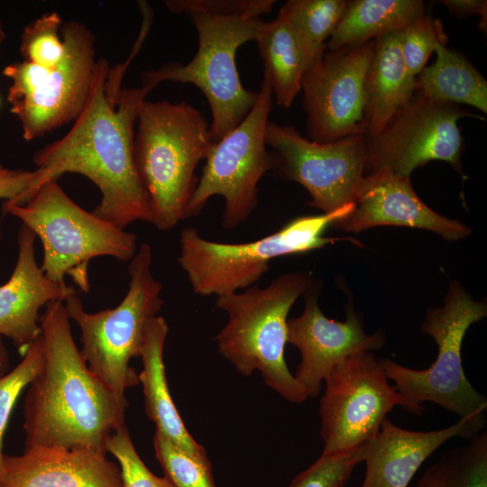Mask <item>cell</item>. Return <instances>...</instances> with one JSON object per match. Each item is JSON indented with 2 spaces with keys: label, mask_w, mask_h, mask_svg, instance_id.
<instances>
[{
  "label": "cell",
  "mask_w": 487,
  "mask_h": 487,
  "mask_svg": "<svg viewBox=\"0 0 487 487\" xmlns=\"http://www.w3.org/2000/svg\"><path fill=\"white\" fill-rule=\"evenodd\" d=\"M108 72V62L99 59L87 101L70 130L34 153L36 178L21 205L43 184L65 173H77L101 193L100 203L92 211L96 216L122 229L136 221L152 224L133 157L134 124L152 91L142 86L122 89L115 106L106 93Z\"/></svg>",
  "instance_id": "1"
},
{
  "label": "cell",
  "mask_w": 487,
  "mask_h": 487,
  "mask_svg": "<svg viewBox=\"0 0 487 487\" xmlns=\"http://www.w3.org/2000/svg\"><path fill=\"white\" fill-rule=\"evenodd\" d=\"M63 301L40 316L41 367L23 400L25 448H87L106 452L110 435L124 426V404L88 368L77 347Z\"/></svg>",
  "instance_id": "2"
},
{
  "label": "cell",
  "mask_w": 487,
  "mask_h": 487,
  "mask_svg": "<svg viewBox=\"0 0 487 487\" xmlns=\"http://www.w3.org/2000/svg\"><path fill=\"white\" fill-rule=\"evenodd\" d=\"M136 123L134 163L148 198L152 224L169 231L186 219L199 179L196 168L214 144L210 124L184 100H145Z\"/></svg>",
  "instance_id": "3"
},
{
  "label": "cell",
  "mask_w": 487,
  "mask_h": 487,
  "mask_svg": "<svg viewBox=\"0 0 487 487\" xmlns=\"http://www.w3.org/2000/svg\"><path fill=\"white\" fill-rule=\"evenodd\" d=\"M311 282L308 272L284 273L265 288L251 286L216 300V307L227 314L215 337L219 354L244 376L259 371L268 387L298 404L308 396L285 362L287 317Z\"/></svg>",
  "instance_id": "4"
},
{
  "label": "cell",
  "mask_w": 487,
  "mask_h": 487,
  "mask_svg": "<svg viewBox=\"0 0 487 487\" xmlns=\"http://www.w3.org/2000/svg\"><path fill=\"white\" fill-rule=\"evenodd\" d=\"M486 315V302L473 300L458 282L453 281L444 306L428 309L421 326L437 345L435 362L425 370H415L390 359L379 360L403 398L405 410L421 414L422 403L430 401L468 420L479 432L483 429L487 399L466 378L461 348L470 326Z\"/></svg>",
  "instance_id": "5"
},
{
  "label": "cell",
  "mask_w": 487,
  "mask_h": 487,
  "mask_svg": "<svg viewBox=\"0 0 487 487\" xmlns=\"http://www.w3.org/2000/svg\"><path fill=\"white\" fill-rule=\"evenodd\" d=\"M152 251L143 243L130 260L129 288L119 305L88 313L78 293L64 305L80 329V354L89 370L125 405V392L139 384L130 360L140 357L148 323L163 300L162 284L152 273Z\"/></svg>",
  "instance_id": "6"
},
{
  "label": "cell",
  "mask_w": 487,
  "mask_h": 487,
  "mask_svg": "<svg viewBox=\"0 0 487 487\" xmlns=\"http://www.w3.org/2000/svg\"><path fill=\"white\" fill-rule=\"evenodd\" d=\"M2 211L17 217L39 237L43 249L41 269L51 280L65 284L69 275L88 292V262L100 256L122 262L136 253L137 237L75 203L58 180L41 186L23 205H3Z\"/></svg>",
  "instance_id": "7"
},
{
  "label": "cell",
  "mask_w": 487,
  "mask_h": 487,
  "mask_svg": "<svg viewBox=\"0 0 487 487\" xmlns=\"http://www.w3.org/2000/svg\"><path fill=\"white\" fill-rule=\"evenodd\" d=\"M184 14L198 32L196 55L186 65L171 62L142 72V86L151 91L164 81L197 86L210 106L209 132L216 142L245 118L257 99V92L243 87L235 56L241 45L255 40L263 21L261 17L214 14L198 10H187Z\"/></svg>",
  "instance_id": "8"
},
{
  "label": "cell",
  "mask_w": 487,
  "mask_h": 487,
  "mask_svg": "<svg viewBox=\"0 0 487 487\" xmlns=\"http://www.w3.org/2000/svg\"><path fill=\"white\" fill-rule=\"evenodd\" d=\"M351 210L348 207L333 214L300 216L273 234L243 244L209 241L195 227H186L179 236L178 261L196 294H233L260 280L268 272L272 259L333 243L334 239L323 236L325 231Z\"/></svg>",
  "instance_id": "9"
},
{
  "label": "cell",
  "mask_w": 487,
  "mask_h": 487,
  "mask_svg": "<svg viewBox=\"0 0 487 487\" xmlns=\"http://www.w3.org/2000/svg\"><path fill=\"white\" fill-rule=\"evenodd\" d=\"M65 54L52 68L22 60L7 65L10 112L21 123L23 137L32 141L70 122L83 110L90 94L97 60L95 35L83 23L71 20L61 27Z\"/></svg>",
  "instance_id": "10"
},
{
  "label": "cell",
  "mask_w": 487,
  "mask_h": 487,
  "mask_svg": "<svg viewBox=\"0 0 487 487\" xmlns=\"http://www.w3.org/2000/svg\"><path fill=\"white\" fill-rule=\"evenodd\" d=\"M257 93L245 118L214 142L187 207L186 218L199 215L213 196H221L225 199L222 226L232 229L246 221L257 207L261 179L279 165L278 155L267 150L264 141L273 103L266 79Z\"/></svg>",
  "instance_id": "11"
},
{
  "label": "cell",
  "mask_w": 487,
  "mask_h": 487,
  "mask_svg": "<svg viewBox=\"0 0 487 487\" xmlns=\"http://www.w3.org/2000/svg\"><path fill=\"white\" fill-rule=\"evenodd\" d=\"M320 399L322 454L361 446L378 433L395 407L406 403L372 352L352 354L337 363L325 378Z\"/></svg>",
  "instance_id": "12"
},
{
  "label": "cell",
  "mask_w": 487,
  "mask_h": 487,
  "mask_svg": "<svg viewBox=\"0 0 487 487\" xmlns=\"http://www.w3.org/2000/svg\"><path fill=\"white\" fill-rule=\"evenodd\" d=\"M482 116L415 90L409 103L375 136L366 137L364 175L387 169L401 177L433 160L462 172L464 139L457 122Z\"/></svg>",
  "instance_id": "13"
},
{
  "label": "cell",
  "mask_w": 487,
  "mask_h": 487,
  "mask_svg": "<svg viewBox=\"0 0 487 487\" xmlns=\"http://www.w3.org/2000/svg\"><path fill=\"white\" fill-rule=\"evenodd\" d=\"M264 141L279 157L277 169L308 190L310 206L325 215L353 206L364 177L365 134L318 142L269 121Z\"/></svg>",
  "instance_id": "14"
},
{
  "label": "cell",
  "mask_w": 487,
  "mask_h": 487,
  "mask_svg": "<svg viewBox=\"0 0 487 487\" xmlns=\"http://www.w3.org/2000/svg\"><path fill=\"white\" fill-rule=\"evenodd\" d=\"M375 39L326 49L306 70L302 107L307 114L308 138L330 142L365 134V76Z\"/></svg>",
  "instance_id": "15"
},
{
  "label": "cell",
  "mask_w": 487,
  "mask_h": 487,
  "mask_svg": "<svg viewBox=\"0 0 487 487\" xmlns=\"http://www.w3.org/2000/svg\"><path fill=\"white\" fill-rule=\"evenodd\" d=\"M287 343L301 355L295 380L308 397L315 398L334 366L356 353L381 349L384 335L382 331L366 335L361 318L352 309L344 322L327 318L316 294H308L303 313L287 321Z\"/></svg>",
  "instance_id": "16"
},
{
  "label": "cell",
  "mask_w": 487,
  "mask_h": 487,
  "mask_svg": "<svg viewBox=\"0 0 487 487\" xmlns=\"http://www.w3.org/2000/svg\"><path fill=\"white\" fill-rule=\"evenodd\" d=\"M378 225L421 228L445 240L457 241L469 235L470 228L432 210L415 193L410 177L380 169L364 175L351 212L332 226L360 232Z\"/></svg>",
  "instance_id": "17"
},
{
  "label": "cell",
  "mask_w": 487,
  "mask_h": 487,
  "mask_svg": "<svg viewBox=\"0 0 487 487\" xmlns=\"http://www.w3.org/2000/svg\"><path fill=\"white\" fill-rule=\"evenodd\" d=\"M36 235L24 225L17 234V259L8 280L0 286V335L23 353L41 335L40 309L49 302L65 299L78 290L48 279L37 263Z\"/></svg>",
  "instance_id": "18"
},
{
  "label": "cell",
  "mask_w": 487,
  "mask_h": 487,
  "mask_svg": "<svg viewBox=\"0 0 487 487\" xmlns=\"http://www.w3.org/2000/svg\"><path fill=\"white\" fill-rule=\"evenodd\" d=\"M107 453L87 448L28 447L4 454L0 487H122Z\"/></svg>",
  "instance_id": "19"
},
{
  "label": "cell",
  "mask_w": 487,
  "mask_h": 487,
  "mask_svg": "<svg viewBox=\"0 0 487 487\" xmlns=\"http://www.w3.org/2000/svg\"><path fill=\"white\" fill-rule=\"evenodd\" d=\"M478 433L464 418L437 430L413 431L386 418L365 446L361 487H408L418 468L441 445L456 436L471 439Z\"/></svg>",
  "instance_id": "20"
},
{
  "label": "cell",
  "mask_w": 487,
  "mask_h": 487,
  "mask_svg": "<svg viewBox=\"0 0 487 487\" xmlns=\"http://www.w3.org/2000/svg\"><path fill=\"white\" fill-rule=\"evenodd\" d=\"M168 330L166 320L160 316L152 318L146 327L140 354L142 370L138 374L144 394L145 412L157 432L190 455L208 459L205 448L186 428L170 392L163 359Z\"/></svg>",
  "instance_id": "21"
},
{
  "label": "cell",
  "mask_w": 487,
  "mask_h": 487,
  "mask_svg": "<svg viewBox=\"0 0 487 487\" xmlns=\"http://www.w3.org/2000/svg\"><path fill=\"white\" fill-rule=\"evenodd\" d=\"M365 135H377L411 99L415 77L409 71L400 47L399 31L375 39L365 81Z\"/></svg>",
  "instance_id": "22"
},
{
  "label": "cell",
  "mask_w": 487,
  "mask_h": 487,
  "mask_svg": "<svg viewBox=\"0 0 487 487\" xmlns=\"http://www.w3.org/2000/svg\"><path fill=\"white\" fill-rule=\"evenodd\" d=\"M254 41L263 61V79L277 105L289 107L301 91L306 70L323 51H314L280 15L263 22Z\"/></svg>",
  "instance_id": "23"
},
{
  "label": "cell",
  "mask_w": 487,
  "mask_h": 487,
  "mask_svg": "<svg viewBox=\"0 0 487 487\" xmlns=\"http://www.w3.org/2000/svg\"><path fill=\"white\" fill-rule=\"evenodd\" d=\"M425 15L421 0H354L327 41V50L376 39L400 31Z\"/></svg>",
  "instance_id": "24"
},
{
  "label": "cell",
  "mask_w": 487,
  "mask_h": 487,
  "mask_svg": "<svg viewBox=\"0 0 487 487\" xmlns=\"http://www.w3.org/2000/svg\"><path fill=\"white\" fill-rule=\"evenodd\" d=\"M436 59L415 78V90L438 101L464 104L486 114L487 81L463 55L439 47Z\"/></svg>",
  "instance_id": "25"
},
{
  "label": "cell",
  "mask_w": 487,
  "mask_h": 487,
  "mask_svg": "<svg viewBox=\"0 0 487 487\" xmlns=\"http://www.w3.org/2000/svg\"><path fill=\"white\" fill-rule=\"evenodd\" d=\"M444 453L427 467L415 487H487V433Z\"/></svg>",
  "instance_id": "26"
},
{
  "label": "cell",
  "mask_w": 487,
  "mask_h": 487,
  "mask_svg": "<svg viewBox=\"0 0 487 487\" xmlns=\"http://www.w3.org/2000/svg\"><path fill=\"white\" fill-rule=\"evenodd\" d=\"M345 0H289L280 9L281 16L316 52L326 48L347 7Z\"/></svg>",
  "instance_id": "27"
},
{
  "label": "cell",
  "mask_w": 487,
  "mask_h": 487,
  "mask_svg": "<svg viewBox=\"0 0 487 487\" xmlns=\"http://www.w3.org/2000/svg\"><path fill=\"white\" fill-rule=\"evenodd\" d=\"M62 25L56 12L45 13L27 24L21 36L23 60L41 68L58 65L65 54Z\"/></svg>",
  "instance_id": "28"
},
{
  "label": "cell",
  "mask_w": 487,
  "mask_h": 487,
  "mask_svg": "<svg viewBox=\"0 0 487 487\" xmlns=\"http://www.w3.org/2000/svg\"><path fill=\"white\" fill-rule=\"evenodd\" d=\"M155 456L175 487H216L209 459H199L155 431Z\"/></svg>",
  "instance_id": "29"
},
{
  "label": "cell",
  "mask_w": 487,
  "mask_h": 487,
  "mask_svg": "<svg viewBox=\"0 0 487 487\" xmlns=\"http://www.w3.org/2000/svg\"><path fill=\"white\" fill-rule=\"evenodd\" d=\"M44 358V344L41 335L24 351L22 361L0 376V470L3 460L4 437L13 409L22 391L39 372Z\"/></svg>",
  "instance_id": "30"
},
{
  "label": "cell",
  "mask_w": 487,
  "mask_h": 487,
  "mask_svg": "<svg viewBox=\"0 0 487 487\" xmlns=\"http://www.w3.org/2000/svg\"><path fill=\"white\" fill-rule=\"evenodd\" d=\"M399 41L405 64L416 78L431 53L446 47L447 36L439 19L425 14L399 31Z\"/></svg>",
  "instance_id": "31"
},
{
  "label": "cell",
  "mask_w": 487,
  "mask_h": 487,
  "mask_svg": "<svg viewBox=\"0 0 487 487\" xmlns=\"http://www.w3.org/2000/svg\"><path fill=\"white\" fill-rule=\"evenodd\" d=\"M365 445L335 454H322L293 478L289 487H345L363 462Z\"/></svg>",
  "instance_id": "32"
},
{
  "label": "cell",
  "mask_w": 487,
  "mask_h": 487,
  "mask_svg": "<svg viewBox=\"0 0 487 487\" xmlns=\"http://www.w3.org/2000/svg\"><path fill=\"white\" fill-rule=\"evenodd\" d=\"M106 449L118 462L122 487H175L167 477H158L145 465L125 425L110 435Z\"/></svg>",
  "instance_id": "33"
},
{
  "label": "cell",
  "mask_w": 487,
  "mask_h": 487,
  "mask_svg": "<svg viewBox=\"0 0 487 487\" xmlns=\"http://www.w3.org/2000/svg\"><path fill=\"white\" fill-rule=\"evenodd\" d=\"M273 0H166L165 6L172 13L198 10L214 14L261 17L268 14Z\"/></svg>",
  "instance_id": "34"
},
{
  "label": "cell",
  "mask_w": 487,
  "mask_h": 487,
  "mask_svg": "<svg viewBox=\"0 0 487 487\" xmlns=\"http://www.w3.org/2000/svg\"><path fill=\"white\" fill-rule=\"evenodd\" d=\"M35 178V170L9 169L0 164V199H5L3 205H19Z\"/></svg>",
  "instance_id": "35"
},
{
  "label": "cell",
  "mask_w": 487,
  "mask_h": 487,
  "mask_svg": "<svg viewBox=\"0 0 487 487\" xmlns=\"http://www.w3.org/2000/svg\"><path fill=\"white\" fill-rule=\"evenodd\" d=\"M441 3L448 10L458 16L479 14L481 17L479 28L486 32L487 27V2L485 0H445Z\"/></svg>",
  "instance_id": "36"
},
{
  "label": "cell",
  "mask_w": 487,
  "mask_h": 487,
  "mask_svg": "<svg viewBox=\"0 0 487 487\" xmlns=\"http://www.w3.org/2000/svg\"><path fill=\"white\" fill-rule=\"evenodd\" d=\"M10 368V354L8 349L0 335V376L9 371Z\"/></svg>",
  "instance_id": "37"
},
{
  "label": "cell",
  "mask_w": 487,
  "mask_h": 487,
  "mask_svg": "<svg viewBox=\"0 0 487 487\" xmlns=\"http://www.w3.org/2000/svg\"><path fill=\"white\" fill-rule=\"evenodd\" d=\"M5 39V30H4L2 20L0 18V48H1V45L4 42Z\"/></svg>",
  "instance_id": "38"
}]
</instances>
